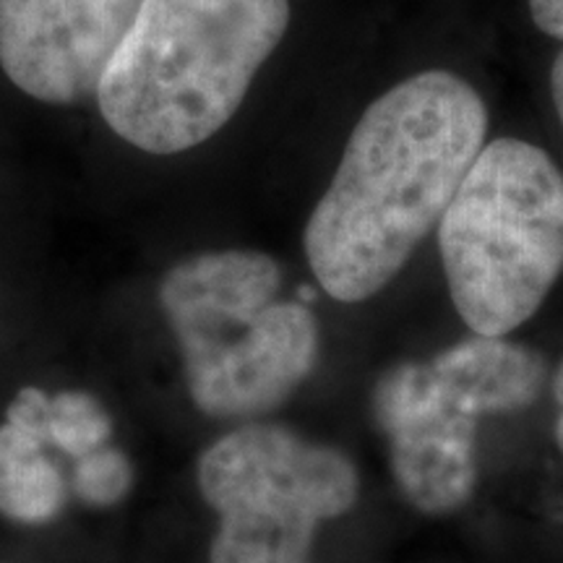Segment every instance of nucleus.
I'll return each instance as SVG.
<instances>
[{
  "instance_id": "ddd939ff",
  "label": "nucleus",
  "mask_w": 563,
  "mask_h": 563,
  "mask_svg": "<svg viewBox=\"0 0 563 563\" xmlns=\"http://www.w3.org/2000/svg\"><path fill=\"white\" fill-rule=\"evenodd\" d=\"M551 95H553L555 112H559L563 123V51L559 53V58H555L553 70H551Z\"/></svg>"
},
{
  "instance_id": "39448f33",
  "label": "nucleus",
  "mask_w": 563,
  "mask_h": 563,
  "mask_svg": "<svg viewBox=\"0 0 563 563\" xmlns=\"http://www.w3.org/2000/svg\"><path fill=\"white\" fill-rule=\"evenodd\" d=\"M545 361L506 336L452 344L431 361L399 363L373 389V415L389 441L391 473L422 514L462 509L477 485V422L540 397Z\"/></svg>"
},
{
  "instance_id": "6e6552de",
  "label": "nucleus",
  "mask_w": 563,
  "mask_h": 563,
  "mask_svg": "<svg viewBox=\"0 0 563 563\" xmlns=\"http://www.w3.org/2000/svg\"><path fill=\"white\" fill-rule=\"evenodd\" d=\"M66 506V481L45 454V443L21 428L0 426V517L47 525Z\"/></svg>"
},
{
  "instance_id": "20e7f679",
  "label": "nucleus",
  "mask_w": 563,
  "mask_h": 563,
  "mask_svg": "<svg viewBox=\"0 0 563 563\" xmlns=\"http://www.w3.org/2000/svg\"><path fill=\"white\" fill-rule=\"evenodd\" d=\"M449 292L481 336L530 321L563 272V175L519 139L485 144L439 224Z\"/></svg>"
},
{
  "instance_id": "9d476101",
  "label": "nucleus",
  "mask_w": 563,
  "mask_h": 563,
  "mask_svg": "<svg viewBox=\"0 0 563 563\" xmlns=\"http://www.w3.org/2000/svg\"><path fill=\"white\" fill-rule=\"evenodd\" d=\"M133 488L131 460L121 449L102 446L76 460L74 493L81 504L104 509L121 504Z\"/></svg>"
},
{
  "instance_id": "f8f14e48",
  "label": "nucleus",
  "mask_w": 563,
  "mask_h": 563,
  "mask_svg": "<svg viewBox=\"0 0 563 563\" xmlns=\"http://www.w3.org/2000/svg\"><path fill=\"white\" fill-rule=\"evenodd\" d=\"M530 11L540 30L563 40V0H530Z\"/></svg>"
},
{
  "instance_id": "7ed1b4c3",
  "label": "nucleus",
  "mask_w": 563,
  "mask_h": 563,
  "mask_svg": "<svg viewBox=\"0 0 563 563\" xmlns=\"http://www.w3.org/2000/svg\"><path fill=\"white\" fill-rule=\"evenodd\" d=\"M282 266L262 251H207L159 282L194 405L217 420L258 418L306 382L319 357V321L282 298Z\"/></svg>"
},
{
  "instance_id": "f257e3e1",
  "label": "nucleus",
  "mask_w": 563,
  "mask_h": 563,
  "mask_svg": "<svg viewBox=\"0 0 563 563\" xmlns=\"http://www.w3.org/2000/svg\"><path fill=\"white\" fill-rule=\"evenodd\" d=\"M470 81L426 70L371 102L306 224V258L329 298L361 302L405 269L485 146Z\"/></svg>"
},
{
  "instance_id": "4468645a",
  "label": "nucleus",
  "mask_w": 563,
  "mask_h": 563,
  "mask_svg": "<svg viewBox=\"0 0 563 563\" xmlns=\"http://www.w3.org/2000/svg\"><path fill=\"white\" fill-rule=\"evenodd\" d=\"M553 397L555 405H559V420H555V441H559V449L563 452V361L555 371L553 378Z\"/></svg>"
},
{
  "instance_id": "0eeeda50",
  "label": "nucleus",
  "mask_w": 563,
  "mask_h": 563,
  "mask_svg": "<svg viewBox=\"0 0 563 563\" xmlns=\"http://www.w3.org/2000/svg\"><path fill=\"white\" fill-rule=\"evenodd\" d=\"M141 0H0V68L45 104L95 100Z\"/></svg>"
},
{
  "instance_id": "9b49d317",
  "label": "nucleus",
  "mask_w": 563,
  "mask_h": 563,
  "mask_svg": "<svg viewBox=\"0 0 563 563\" xmlns=\"http://www.w3.org/2000/svg\"><path fill=\"white\" fill-rule=\"evenodd\" d=\"M47 405H51V394L37 389V386H26V389H21L16 397H13L9 410H5V422L21 428V431L34 435V439L47 446L45 441Z\"/></svg>"
},
{
  "instance_id": "423d86ee",
  "label": "nucleus",
  "mask_w": 563,
  "mask_h": 563,
  "mask_svg": "<svg viewBox=\"0 0 563 563\" xmlns=\"http://www.w3.org/2000/svg\"><path fill=\"white\" fill-rule=\"evenodd\" d=\"M196 481L220 517L209 563H311L319 527L347 514L361 490L347 454L272 422L209 443Z\"/></svg>"
},
{
  "instance_id": "f03ea898",
  "label": "nucleus",
  "mask_w": 563,
  "mask_h": 563,
  "mask_svg": "<svg viewBox=\"0 0 563 563\" xmlns=\"http://www.w3.org/2000/svg\"><path fill=\"white\" fill-rule=\"evenodd\" d=\"M290 26V0H141L97 87L108 129L180 154L220 133Z\"/></svg>"
},
{
  "instance_id": "1a4fd4ad",
  "label": "nucleus",
  "mask_w": 563,
  "mask_h": 563,
  "mask_svg": "<svg viewBox=\"0 0 563 563\" xmlns=\"http://www.w3.org/2000/svg\"><path fill=\"white\" fill-rule=\"evenodd\" d=\"M112 418L104 405L89 391H60L51 397L45 418V441L74 460L108 446Z\"/></svg>"
}]
</instances>
